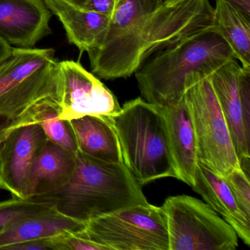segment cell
Instances as JSON below:
<instances>
[{"mask_svg":"<svg viewBox=\"0 0 250 250\" xmlns=\"http://www.w3.org/2000/svg\"><path fill=\"white\" fill-rule=\"evenodd\" d=\"M216 27L209 0H119L104 44L87 52L104 80L131 77L152 55Z\"/></svg>","mask_w":250,"mask_h":250,"instance_id":"obj_1","label":"cell"},{"mask_svg":"<svg viewBox=\"0 0 250 250\" xmlns=\"http://www.w3.org/2000/svg\"><path fill=\"white\" fill-rule=\"evenodd\" d=\"M232 60V50L214 27L156 52L134 74L146 102L177 105L188 89Z\"/></svg>","mask_w":250,"mask_h":250,"instance_id":"obj_2","label":"cell"},{"mask_svg":"<svg viewBox=\"0 0 250 250\" xmlns=\"http://www.w3.org/2000/svg\"><path fill=\"white\" fill-rule=\"evenodd\" d=\"M30 200L46 203L85 224L125 208L148 203L142 187L124 162L111 163L78 150L76 167L61 188Z\"/></svg>","mask_w":250,"mask_h":250,"instance_id":"obj_3","label":"cell"},{"mask_svg":"<svg viewBox=\"0 0 250 250\" xmlns=\"http://www.w3.org/2000/svg\"><path fill=\"white\" fill-rule=\"evenodd\" d=\"M53 49L13 47L0 62V115L13 121H39L60 112L58 61Z\"/></svg>","mask_w":250,"mask_h":250,"instance_id":"obj_4","label":"cell"},{"mask_svg":"<svg viewBox=\"0 0 250 250\" xmlns=\"http://www.w3.org/2000/svg\"><path fill=\"white\" fill-rule=\"evenodd\" d=\"M106 118L118 136L124 165L141 187L160 178H176L160 106L137 98Z\"/></svg>","mask_w":250,"mask_h":250,"instance_id":"obj_5","label":"cell"},{"mask_svg":"<svg viewBox=\"0 0 250 250\" xmlns=\"http://www.w3.org/2000/svg\"><path fill=\"white\" fill-rule=\"evenodd\" d=\"M169 237V250H235L233 228L206 202L186 194L171 196L161 206Z\"/></svg>","mask_w":250,"mask_h":250,"instance_id":"obj_6","label":"cell"},{"mask_svg":"<svg viewBox=\"0 0 250 250\" xmlns=\"http://www.w3.org/2000/svg\"><path fill=\"white\" fill-rule=\"evenodd\" d=\"M80 232L108 250H169L162 208L148 203L94 218Z\"/></svg>","mask_w":250,"mask_h":250,"instance_id":"obj_7","label":"cell"},{"mask_svg":"<svg viewBox=\"0 0 250 250\" xmlns=\"http://www.w3.org/2000/svg\"><path fill=\"white\" fill-rule=\"evenodd\" d=\"M184 99L194 127L199 163L223 178L241 167L210 77L188 89Z\"/></svg>","mask_w":250,"mask_h":250,"instance_id":"obj_8","label":"cell"},{"mask_svg":"<svg viewBox=\"0 0 250 250\" xmlns=\"http://www.w3.org/2000/svg\"><path fill=\"white\" fill-rule=\"evenodd\" d=\"M210 81L241 169L250 176V68H244L232 60L218 69Z\"/></svg>","mask_w":250,"mask_h":250,"instance_id":"obj_9","label":"cell"},{"mask_svg":"<svg viewBox=\"0 0 250 250\" xmlns=\"http://www.w3.org/2000/svg\"><path fill=\"white\" fill-rule=\"evenodd\" d=\"M60 112L65 121L86 115L111 117L121 110L116 96L79 62H58Z\"/></svg>","mask_w":250,"mask_h":250,"instance_id":"obj_10","label":"cell"},{"mask_svg":"<svg viewBox=\"0 0 250 250\" xmlns=\"http://www.w3.org/2000/svg\"><path fill=\"white\" fill-rule=\"evenodd\" d=\"M46 139L39 121L16 127L5 139L1 153V178L4 190L14 197L28 199L32 164Z\"/></svg>","mask_w":250,"mask_h":250,"instance_id":"obj_11","label":"cell"},{"mask_svg":"<svg viewBox=\"0 0 250 250\" xmlns=\"http://www.w3.org/2000/svg\"><path fill=\"white\" fill-rule=\"evenodd\" d=\"M52 12L43 0H0V38L17 48H33L52 34Z\"/></svg>","mask_w":250,"mask_h":250,"instance_id":"obj_12","label":"cell"},{"mask_svg":"<svg viewBox=\"0 0 250 250\" xmlns=\"http://www.w3.org/2000/svg\"><path fill=\"white\" fill-rule=\"evenodd\" d=\"M165 118L176 179L192 187L198 167L197 142L184 99L177 105L160 106Z\"/></svg>","mask_w":250,"mask_h":250,"instance_id":"obj_13","label":"cell"},{"mask_svg":"<svg viewBox=\"0 0 250 250\" xmlns=\"http://www.w3.org/2000/svg\"><path fill=\"white\" fill-rule=\"evenodd\" d=\"M62 23L68 42L82 52L99 49L104 43L110 18L76 6L65 0H43Z\"/></svg>","mask_w":250,"mask_h":250,"instance_id":"obj_14","label":"cell"},{"mask_svg":"<svg viewBox=\"0 0 250 250\" xmlns=\"http://www.w3.org/2000/svg\"><path fill=\"white\" fill-rule=\"evenodd\" d=\"M191 188L233 228L238 238L250 247V219L240 210L225 178L199 163Z\"/></svg>","mask_w":250,"mask_h":250,"instance_id":"obj_15","label":"cell"},{"mask_svg":"<svg viewBox=\"0 0 250 250\" xmlns=\"http://www.w3.org/2000/svg\"><path fill=\"white\" fill-rule=\"evenodd\" d=\"M76 155L46 139L32 164L28 199L63 186L75 169Z\"/></svg>","mask_w":250,"mask_h":250,"instance_id":"obj_16","label":"cell"},{"mask_svg":"<svg viewBox=\"0 0 250 250\" xmlns=\"http://www.w3.org/2000/svg\"><path fill=\"white\" fill-rule=\"evenodd\" d=\"M84 225L51 208L7 227L0 232V250L24 241L47 239L65 232H79L84 229Z\"/></svg>","mask_w":250,"mask_h":250,"instance_id":"obj_17","label":"cell"},{"mask_svg":"<svg viewBox=\"0 0 250 250\" xmlns=\"http://www.w3.org/2000/svg\"><path fill=\"white\" fill-rule=\"evenodd\" d=\"M68 122L80 152L104 162H124L118 136L106 117L86 115Z\"/></svg>","mask_w":250,"mask_h":250,"instance_id":"obj_18","label":"cell"},{"mask_svg":"<svg viewBox=\"0 0 250 250\" xmlns=\"http://www.w3.org/2000/svg\"><path fill=\"white\" fill-rule=\"evenodd\" d=\"M214 24L235 60L250 68V20L221 0H216Z\"/></svg>","mask_w":250,"mask_h":250,"instance_id":"obj_19","label":"cell"},{"mask_svg":"<svg viewBox=\"0 0 250 250\" xmlns=\"http://www.w3.org/2000/svg\"><path fill=\"white\" fill-rule=\"evenodd\" d=\"M51 208L53 207L46 203L16 197L0 202V232L20 219L46 211Z\"/></svg>","mask_w":250,"mask_h":250,"instance_id":"obj_20","label":"cell"},{"mask_svg":"<svg viewBox=\"0 0 250 250\" xmlns=\"http://www.w3.org/2000/svg\"><path fill=\"white\" fill-rule=\"evenodd\" d=\"M39 122L48 140L77 154L78 147L69 122L60 119L58 111L51 110L45 112L41 115Z\"/></svg>","mask_w":250,"mask_h":250,"instance_id":"obj_21","label":"cell"},{"mask_svg":"<svg viewBox=\"0 0 250 250\" xmlns=\"http://www.w3.org/2000/svg\"><path fill=\"white\" fill-rule=\"evenodd\" d=\"M235 202L243 214L250 219V176L241 167L235 168L225 177Z\"/></svg>","mask_w":250,"mask_h":250,"instance_id":"obj_22","label":"cell"},{"mask_svg":"<svg viewBox=\"0 0 250 250\" xmlns=\"http://www.w3.org/2000/svg\"><path fill=\"white\" fill-rule=\"evenodd\" d=\"M53 250H108L79 232H68L50 238Z\"/></svg>","mask_w":250,"mask_h":250,"instance_id":"obj_23","label":"cell"},{"mask_svg":"<svg viewBox=\"0 0 250 250\" xmlns=\"http://www.w3.org/2000/svg\"><path fill=\"white\" fill-rule=\"evenodd\" d=\"M119 0H86L83 8L111 19Z\"/></svg>","mask_w":250,"mask_h":250,"instance_id":"obj_24","label":"cell"},{"mask_svg":"<svg viewBox=\"0 0 250 250\" xmlns=\"http://www.w3.org/2000/svg\"><path fill=\"white\" fill-rule=\"evenodd\" d=\"M32 122V121H31ZM26 121H16L10 119L5 116L0 115V189H4L2 185V178H1V153H2V146L5 139L8 134L19 125L27 124Z\"/></svg>","mask_w":250,"mask_h":250,"instance_id":"obj_25","label":"cell"},{"mask_svg":"<svg viewBox=\"0 0 250 250\" xmlns=\"http://www.w3.org/2000/svg\"><path fill=\"white\" fill-rule=\"evenodd\" d=\"M5 250H53L50 238L31 240L8 246Z\"/></svg>","mask_w":250,"mask_h":250,"instance_id":"obj_26","label":"cell"},{"mask_svg":"<svg viewBox=\"0 0 250 250\" xmlns=\"http://www.w3.org/2000/svg\"><path fill=\"white\" fill-rule=\"evenodd\" d=\"M250 20V0H221Z\"/></svg>","mask_w":250,"mask_h":250,"instance_id":"obj_27","label":"cell"},{"mask_svg":"<svg viewBox=\"0 0 250 250\" xmlns=\"http://www.w3.org/2000/svg\"><path fill=\"white\" fill-rule=\"evenodd\" d=\"M12 50L13 46L0 38V62H2L5 58H7Z\"/></svg>","mask_w":250,"mask_h":250,"instance_id":"obj_28","label":"cell"},{"mask_svg":"<svg viewBox=\"0 0 250 250\" xmlns=\"http://www.w3.org/2000/svg\"><path fill=\"white\" fill-rule=\"evenodd\" d=\"M65 1L76 5V6L80 7V8H83L86 2V0H65Z\"/></svg>","mask_w":250,"mask_h":250,"instance_id":"obj_29","label":"cell"},{"mask_svg":"<svg viewBox=\"0 0 250 250\" xmlns=\"http://www.w3.org/2000/svg\"><path fill=\"white\" fill-rule=\"evenodd\" d=\"M164 1H167V0H164Z\"/></svg>","mask_w":250,"mask_h":250,"instance_id":"obj_30","label":"cell"}]
</instances>
